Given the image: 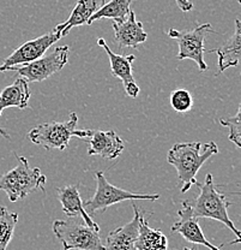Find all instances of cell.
<instances>
[{"label":"cell","instance_id":"6da1fadb","mask_svg":"<svg viewBox=\"0 0 241 250\" xmlns=\"http://www.w3.org/2000/svg\"><path fill=\"white\" fill-rule=\"evenodd\" d=\"M197 187L199 188L198 196L193 201H183L181 210L197 219L209 218L224 224L237 237V239L230 242L229 244L241 243V231L234 225L228 214V208L232 202L228 201L225 195L217 190L212 174H206L203 183H197Z\"/></svg>","mask_w":241,"mask_h":250},{"label":"cell","instance_id":"7a4b0ae2","mask_svg":"<svg viewBox=\"0 0 241 250\" xmlns=\"http://www.w3.org/2000/svg\"><path fill=\"white\" fill-rule=\"evenodd\" d=\"M219 154V147L214 141L202 146L201 142L175 143L167 154V161L177 168L178 186L181 192H187L197 186L196 176L205 161Z\"/></svg>","mask_w":241,"mask_h":250},{"label":"cell","instance_id":"3957f363","mask_svg":"<svg viewBox=\"0 0 241 250\" xmlns=\"http://www.w3.org/2000/svg\"><path fill=\"white\" fill-rule=\"evenodd\" d=\"M16 158L18 160L16 167L5 172L0 178V190L6 192L11 202L24 199L37 189L43 190L47 181L40 168L30 167L25 156L16 155Z\"/></svg>","mask_w":241,"mask_h":250},{"label":"cell","instance_id":"277c9868","mask_svg":"<svg viewBox=\"0 0 241 250\" xmlns=\"http://www.w3.org/2000/svg\"><path fill=\"white\" fill-rule=\"evenodd\" d=\"M95 178L97 183L96 192L92 199L83 202V207L89 215L97 212H105L111 206L124 201H156L160 199V195L157 194H136L114 187L107 181L102 171L95 172Z\"/></svg>","mask_w":241,"mask_h":250},{"label":"cell","instance_id":"5b68a950","mask_svg":"<svg viewBox=\"0 0 241 250\" xmlns=\"http://www.w3.org/2000/svg\"><path fill=\"white\" fill-rule=\"evenodd\" d=\"M53 232L64 250H102L100 230L90 228L85 223L74 220H56Z\"/></svg>","mask_w":241,"mask_h":250},{"label":"cell","instance_id":"8992f818","mask_svg":"<svg viewBox=\"0 0 241 250\" xmlns=\"http://www.w3.org/2000/svg\"><path fill=\"white\" fill-rule=\"evenodd\" d=\"M168 36L174 39L178 42L179 53L177 58L179 61L191 59L198 65L199 71H205L208 69L204 53H205V38L208 34H215L212 25L210 23L198 25L190 30L179 31L177 29H169L167 31Z\"/></svg>","mask_w":241,"mask_h":250},{"label":"cell","instance_id":"52a82bcc","mask_svg":"<svg viewBox=\"0 0 241 250\" xmlns=\"http://www.w3.org/2000/svg\"><path fill=\"white\" fill-rule=\"evenodd\" d=\"M78 117L76 112H71L67 121L48 122L38 124L28 132V137L34 145L43 147L45 149L65 150L69 147L71 137H74Z\"/></svg>","mask_w":241,"mask_h":250},{"label":"cell","instance_id":"ba28073f","mask_svg":"<svg viewBox=\"0 0 241 250\" xmlns=\"http://www.w3.org/2000/svg\"><path fill=\"white\" fill-rule=\"evenodd\" d=\"M70 47L60 46L54 48L48 56L41 57L28 64L11 66L7 71H16L20 77L28 82H41L47 80L52 75L61 71L69 62Z\"/></svg>","mask_w":241,"mask_h":250},{"label":"cell","instance_id":"9c48e42d","mask_svg":"<svg viewBox=\"0 0 241 250\" xmlns=\"http://www.w3.org/2000/svg\"><path fill=\"white\" fill-rule=\"evenodd\" d=\"M74 136L87 141L88 155H98L114 160L123 153L125 145L114 130H74Z\"/></svg>","mask_w":241,"mask_h":250},{"label":"cell","instance_id":"30bf717a","mask_svg":"<svg viewBox=\"0 0 241 250\" xmlns=\"http://www.w3.org/2000/svg\"><path fill=\"white\" fill-rule=\"evenodd\" d=\"M61 39L60 33L53 30L51 33L45 34L42 36L27 41L22 46L17 47L7 58H5L4 62L0 65V72L7 71L11 66H18V65L28 64V62L36 61L41 58L46 51L54 43L58 42Z\"/></svg>","mask_w":241,"mask_h":250},{"label":"cell","instance_id":"8fae6325","mask_svg":"<svg viewBox=\"0 0 241 250\" xmlns=\"http://www.w3.org/2000/svg\"><path fill=\"white\" fill-rule=\"evenodd\" d=\"M97 43L105 49V52L107 53L108 58H110L111 62V71L114 77L119 78L123 83L124 88H125V92L130 98H137L139 94V87L137 84V82L134 81L133 74H132V62H134L136 57L133 54H130V56H121V54L114 53L112 49L110 48V46L107 45V42L105 41V39H98Z\"/></svg>","mask_w":241,"mask_h":250},{"label":"cell","instance_id":"7c38bea8","mask_svg":"<svg viewBox=\"0 0 241 250\" xmlns=\"http://www.w3.org/2000/svg\"><path fill=\"white\" fill-rule=\"evenodd\" d=\"M113 30L115 42L120 48H136L141 43H144L148 39V34L143 29V24L137 21L133 10L125 20L113 21Z\"/></svg>","mask_w":241,"mask_h":250},{"label":"cell","instance_id":"4fadbf2b","mask_svg":"<svg viewBox=\"0 0 241 250\" xmlns=\"http://www.w3.org/2000/svg\"><path fill=\"white\" fill-rule=\"evenodd\" d=\"M134 210L133 218L125 225L111 231L106 238L102 250H136L137 236L139 230V220H141L142 210L136 203H132Z\"/></svg>","mask_w":241,"mask_h":250},{"label":"cell","instance_id":"5bb4252c","mask_svg":"<svg viewBox=\"0 0 241 250\" xmlns=\"http://www.w3.org/2000/svg\"><path fill=\"white\" fill-rule=\"evenodd\" d=\"M179 220L175 221L172 225L170 230L173 233H179L184 237V239L190 243L199 244V246H204L210 250H221L223 244L220 247L214 246L206 239V237L204 236L203 231H202L201 225H199L198 220L199 219L191 217V215L186 214L183 210H179L178 212Z\"/></svg>","mask_w":241,"mask_h":250},{"label":"cell","instance_id":"9a60e30c","mask_svg":"<svg viewBox=\"0 0 241 250\" xmlns=\"http://www.w3.org/2000/svg\"><path fill=\"white\" fill-rule=\"evenodd\" d=\"M56 195H58L59 201L63 207V212L69 218H77L80 217L83 219L87 225L90 228H94L100 230L98 225L93 220L92 217L85 212L84 207H83L82 197H80L78 187L77 186H67L64 188H59L56 190Z\"/></svg>","mask_w":241,"mask_h":250},{"label":"cell","instance_id":"2e32d148","mask_svg":"<svg viewBox=\"0 0 241 250\" xmlns=\"http://www.w3.org/2000/svg\"><path fill=\"white\" fill-rule=\"evenodd\" d=\"M205 52L217 54V58H219V72H217V75L222 74L229 67L238 66L241 62V21L235 20L234 34L223 46Z\"/></svg>","mask_w":241,"mask_h":250},{"label":"cell","instance_id":"e0dca14e","mask_svg":"<svg viewBox=\"0 0 241 250\" xmlns=\"http://www.w3.org/2000/svg\"><path fill=\"white\" fill-rule=\"evenodd\" d=\"M105 4V0H78L74 9L72 10L69 20H66V22L61 23V24L56 25L54 30L60 33L61 38H64L70 33L72 28L88 24V21L90 20V17Z\"/></svg>","mask_w":241,"mask_h":250},{"label":"cell","instance_id":"ac0fdd59","mask_svg":"<svg viewBox=\"0 0 241 250\" xmlns=\"http://www.w3.org/2000/svg\"><path fill=\"white\" fill-rule=\"evenodd\" d=\"M28 81L18 77L12 84L7 85L0 93V116L5 108L17 107L24 109L29 106L30 89Z\"/></svg>","mask_w":241,"mask_h":250},{"label":"cell","instance_id":"d6986e66","mask_svg":"<svg viewBox=\"0 0 241 250\" xmlns=\"http://www.w3.org/2000/svg\"><path fill=\"white\" fill-rule=\"evenodd\" d=\"M150 217V215H149ZM147 219L144 218V212L142 213L139 220V230L137 236L134 248L136 250H167V237L159 229H152L149 226Z\"/></svg>","mask_w":241,"mask_h":250},{"label":"cell","instance_id":"ffe728a7","mask_svg":"<svg viewBox=\"0 0 241 250\" xmlns=\"http://www.w3.org/2000/svg\"><path fill=\"white\" fill-rule=\"evenodd\" d=\"M131 1L132 0H111L90 17L88 24L105 20V18H110L113 21L125 20L131 11Z\"/></svg>","mask_w":241,"mask_h":250},{"label":"cell","instance_id":"44dd1931","mask_svg":"<svg viewBox=\"0 0 241 250\" xmlns=\"http://www.w3.org/2000/svg\"><path fill=\"white\" fill-rule=\"evenodd\" d=\"M18 223V214L0 206V250H7Z\"/></svg>","mask_w":241,"mask_h":250},{"label":"cell","instance_id":"7402d4cb","mask_svg":"<svg viewBox=\"0 0 241 250\" xmlns=\"http://www.w3.org/2000/svg\"><path fill=\"white\" fill-rule=\"evenodd\" d=\"M220 123H221L222 126L229 129L228 139H229L230 142L234 143L238 148H241V103L235 116L228 117V118H221Z\"/></svg>","mask_w":241,"mask_h":250},{"label":"cell","instance_id":"603a6c76","mask_svg":"<svg viewBox=\"0 0 241 250\" xmlns=\"http://www.w3.org/2000/svg\"><path fill=\"white\" fill-rule=\"evenodd\" d=\"M169 103L172 108L179 113H186L193 106V99L191 93L186 89H177L170 94Z\"/></svg>","mask_w":241,"mask_h":250},{"label":"cell","instance_id":"cb8c5ba5","mask_svg":"<svg viewBox=\"0 0 241 250\" xmlns=\"http://www.w3.org/2000/svg\"><path fill=\"white\" fill-rule=\"evenodd\" d=\"M175 2L183 12H188L193 9V4L191 0H175Z\"/></svg>","mask_w":241,"mask_h":250},{"label":"cell","instance_id":"d4e9b609","mask_svg":"<svg viewBox=\"0 0 241 250\" xmlns=\"http://www.w3.org/2000/svg\"><path fill=\"white\" fill-rule=\"evenodd\" d=\"M0 136H2L4 139H6V140L11 139V137H10V135H9V132H7L6 130H5L4 127H1V126H0Z\"/></svg>","mask_w":241,"mask_h":250},{"label":"cell","instance_id":"484cf974","mask_svg":"<svg viewBox=\"0 0 241 250\" xmlns=\"http://www.w3.org/2000/svg\"><path fill=\"white\" fill-rule=\"evenodd\" d=\"M232 194H233V195H240V196H241V191H238V192H232Z\"/></svg>","mask_w":241,"mask_h":250},{"label":"cell","instance_id":"4316f807","mask_svg":"<svg viewBox=\"0 0 241 250\" xmlns=\"http://www.w3.org/2000/svg\"><path fill=\"white\" fill-rule=\"evenodd\" d=\"M183 250H197V249H194V248H192V249H190V248H184Z\"/></svg>","mask_w":241,"mask_h":250},{"label":"cell","instance_id":"83f0119b","mask_svg":"<svg viewBox=\"0 0 241 250\" xmlns=\"http://www.w3.org/2000/svg\"><path fill=\"white\" fill-rule=\"evenodd\" d=\"M238 1H239V4L241 5V0H238Z\"/></svg>","mask_w":241,"mask_h":250}]
</instances>
